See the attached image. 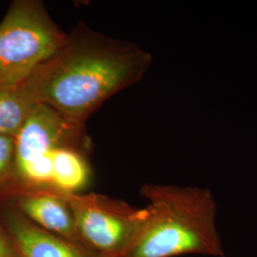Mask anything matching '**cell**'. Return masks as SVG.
Instances as JSON below:
<instances>
[{"label":"cell","mask_w":257,"mask_h":257,"mask_svg":"<svg viewBox=\"0 0 257 257\" xmlns=\"http://www.w3.org/2000/svg\"><path fill=\"white\" fill-rule=\"evenodd\" d=\"M147 215L125 257H224L211 192L199 187L147 184Z\"/></svg>","instance_id":"7a4b0ae2"},{"label":"cell","mask_w":257,"mask_h":257,"mask_svg":"<svg viewBox=\"0 0 257 257\" xmlns=\"http://www.w3.org/2000/svg\"><path fill=\"white\" fill-rule=\"evenodd\" d=\"M68 37L42 2L14 1L0 22V86L23 84L63 48Z\"/></svg>","instance_id":"3957f363"},{"label":"cell","mask_w":257,"mask_h":257,"mask_svg":"<svg viewBox=\"0 0 257 257\" xmlns=\"http://www.w3.org/2000/svg\"><path fill=\"white\" fill-rule=\"evenodd\" d=\"M63 195L83 244L102 257H125L146 218V208L97 193Z\"/></svg>","instance_id":"5b68a950"},{"label":"cell","mask_w":257,"mask_h":257,"mask_svg":"<svg viewBox=\"0 0 257 257\" xmlns=\"http://www.w3.org/2000/svg\"><path fill=\"white\" fill-rule=\"evenodd\" d=\"M151 62L152 55L134 43L79 31L23 84L37 104L84 124L113 94L139 81Z\"/></svg>","instance_id":"6da1fadb"},{"label":"cell","mask_w":257,"mask_h":257,"mask_svg":"<svg viewBox=\"0 0 257 257\" xmlns=\"http://www.w3.org/2000/svg\"><path fill=\"white\" fill-rule=\"evenodd\" d=\"M0 257H21L6 229L0 226Z\"/></svg>","instance_id":"8fae6325"},{"label":"cell","mask_w":257,"mask_h":257,"mask_svg":"<svg viewBox=\"0 0 257 257\" xmlns=\"http://www.w3.org/2000/svg\"><path fill=\"white\" fill-rule=\"evenodd\" d=\"M37 105L24 84L0 86V134L16 138Z\"/></svg>","instance_id":"9c48e42d"},{"label":"cell","mask_w":257,"mask_h":257,"mask_svg":"<svg viewBox=\"0 0 257 257\" xmlns=\"http://www.w3.org/2000/svg\"><path fill=\"white\" fill-rule=\"evenodd\" d=\"M5 229L21 257H102L33 223L15 207L4 211Z\"/></svg>","instance_id":"8992f818"},{"label":"cell","mask_w":257,"mask_h":257,"mask_svg":"<svg viewBox=\"0 0 257 257\" xmlns=\"http://www.w3.org/2000/svg\"><path fill=\"white\" fill-rule=\"evenodd\" d=\"M13 182L6 195L30 190H53V157L60 148L87 154L90 140L84 124L67 118L43 104H37L15 138Z\"/></svg>","instance_id":"277c9868"},{"label":"cell","mask_w":257,"mask_h":257,"mask_svg":"<svg viewBox=\"0 0 257 257\" xmlns=\"http://www.w3.org/2000/svg\"><path fill=\"white\" fill-rule=\"evenodd\" d=\"M11 197L15 199L14 206L40 228L85 246L76 229L73 211L63 193L55 190H30L19 192Z\"/></svg>","instance_id":"52a82bcc"},{"label":"cell","mask_w":257,"mask_h":257,"mask_svg":"<svg viewBox=\"0 0 257 257\" xmlns=\"http://www.w3.org/2000/svg\"><path fill=\"white\" fill-rule=\"evenodd\" d=\"M86 154L74 148H60L53 157V190L62 193H78L90 179Z\"/></svg>","instance_id":"ba28073f"},{"label":"cell","mask_w":257,"mask_h":257,"mask_svg":"<svg viewBox=\"0 0 257 257\" xmlns=\"http://www.w3.org/2000/svg\"><path fill=\"white\" fill-rule=\"evenodd\" d=\"M15 152V138L0 134V195L7 193L13 182Z\"/></svg>","instance_id":"30bf717a"}]
</instances>
